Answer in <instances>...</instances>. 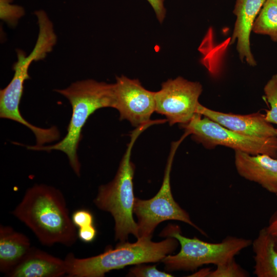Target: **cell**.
Returning a JSON list of instances; mask_svg holds the SVG:
<instances>
[{"instance_id": "obj_1", "label": "cell", "mask_w": 277, "mask_h": 277, "mask_svg": "<svg viewBox=\"0 0 277 277\" xmlns=\"http://www.w3.org/2000/svg\"><path fill=\"white\" fill-rule=\"evenodd\" d=\"M11 213L26 225L43 245L72 246L77 231L65 198L58 189L45 184L28 188Z\"/></svg>"}, {"instance_id": "obj_2", "label": "cell", "mask_w": 277, "mask_h": 277, "mask_svg": "<svg viewBox=\"0 0 277 277\" xmlns=\"http://www.w3.org/2000/svg\"><path fill=\"white\" fill-rule=\"evenodd\" d=\"M70 102L72 116L65 136L59 142L49 146H28L36 151L60 150L67 156L69 164L78 176L81 175V164L77 150L82 138V131L89 117L96 110L106 107L113 108L114 84L97 82L92 79L78 81L67 88L55 89Z\"/></svg>"}, {"instance_id": "obj_3", "label": "cell", "mask_w": 277, "mask_h": 277, "mask_svg": "<svg viewBox=\"0 0 277 277\" xmlns=\"http://www.w3.org/2000/svg\"><path fill=\"white\" fill-rule=\"evenodd\" d=\"M151 239L140 238L133 243L120 242L113 249L108 247L103 253L87 258H78L69 253L65 258L67 276L103 277L110 271L128 265L158 262L174 252L179 244L173 237L160 242H152Z\"/></svg>"}, {"instance_id": "obj_4", "label": "cell", "mask_w": 277, "mask_h": 277, "mask_svg": "<svg viewBox=\"0 0 277 277\" xmlns=\"http://www.w3.org/2000/svg\"><path fill=\"white\" fill-rule=\"evenodd\" d=\"M152 122L136 127L130 133V141L120 162L116 174L109 183L100 186L94 200L100 209L109 212L115 222V239L120 242L127 241L132 234L138 238V226L133 216L135 197L133 179L134 165L131 161L133 146L139 135Z\"/></svg>"}, {"instance_id": "obj_5", "label": "cell", "mask_w": 277, "mask_h": 277, "mask_svg": "<svg viewBox=\"0 0 277 277\" xmlns=\"http://www.w3.org/2000/svg\"><path fill=\"white\" fill-rule=\"evenodd\" d=\"M160 235L176 239L181 246L175 255H167L162 262L166 270L194 271L204 265L223 264L233 259L242 250L251 246L252 241L228 236L219 243H209L198 238H187L181 233L178 225L169 224Z\"/></svg>"}, {"instance_id": "obj_6", "label": "cell", "mask_w": 277, "mask_h": 277, "mask_svg": "<svg viewBox=\"0 0 277 277\" xmlns=\"http://www.w3.org/2000/svg\"><path fill=\"white\" fill-rule=\"evenodd\" d=\"M188 135L186 132L177 141L172 142L164 172L162 186L157 194L149 200L135 198L133 213L137 219L138 239L151 238L156 226L166 220H176L192 226L202 234L205 232L197 226L188 213L174 200L170 186V173L173 159L181 142Z\"/></svg>"}, {"instance_id": "obj_7", "label": "cell", "mask_w": 277, "mask_h": 277, "mask_svg": "<svg viewBox=\"0 0 277 277\" xmlns=\"http://www.w3.org/2000/svg\"><path fill=\"white\" fill-rule=\"evenodd\" d=\"M39 28L38 37L31 53L26 55L22 50H16L17 61L13 65L14 75L9 84L0 91V110L6 115H19V104L23 93L24 84L30 78L28 69L31 64L44 59L52 50L56 42L53 24L47 13L40 10L35 12Z\"/></svg>"}, {"instance_id": "obj_8", "label": "cell", "mask_w": 277, "mask_h": 277, "mask_svg": "<svg viewBox=\"0 0 277 277\" xmlns=\"http://www.w3.org/2000/svg\"><path fill=\"white\" fill-rule=\"evenodd\" d=\"M180 126L193 140L205 148L223 146L250 154H266L277 159V137L261 138L245 135L228 129L209 118L196 113L190 122Z\"/></svg>"}, {"instance_id": "obj_9", "label": "cell", "mask_w": 277, "mask_h": 277, "mask_svg": "<svg viewBox=\"0 0 277 277\" xmlns=\"http://www.w3.org/2000/svg\"><path fill=\"white\" fill-rule=\"evenodd\" d=\"M201 84L178 76L162 83L155 92V112L163 115L170 126L188 123L197 113Z\"/></svg>"}, {"instance_id": "obj_10", "label": "cell", "mask_w": 277, "mask_h": 277, "mask_svg": "<svg viewBox=\"0 0 277 277\" xmlns=\"http://www.w3.org/2000/svg\"><path fill=\"white\" fill-rule=\"evenodd\" d=\"M113 108L120 113V120H126L135 127L150 122L155 111V92L145 89L138 80L123 75L116 77Z\"/></svg>"}, {"instance_id": "obj_11", "label": "cell", "mask_w": 277, "mask_h": 277, "mask_svg": "<svg viewBox=\"0 0 277 277\" xmlns=\"http://www.w3.org/2000/svg\"><path fill=\"white\" fill-rule=\"evenodd\" d=\"M197 113L245 135L261 138L277 137V128L266 120L265 114L259 112L246 115L224 113L210 109L200 103Z\"/></svg>"}, {"instance_id": "obj_12", "label": "cell", "mask_w": 277, "mask_h": 277, "mask_svg": "<svg viewBox=\"0 0 277 277\" xmlns=\"http://www.w3.org/2000/svg\"><path fill=\"white\" fill-rule=\"evenodd\" d=\"M234 164L241 176L277 195V159L237 150L234 151Z\"/></svg>"}, {"instance_id": "obj_13", "label": "cell", "mask_w": 277, "mask_h": 277, "mask_svg": "<svg viewBox=\"0 0 277 277\" xmlns=\"http://www.w3.org/2000/svg\"><path fill=\"white\" fill-rule=\"evenodd\" d=\"M267 0H236L233 13L236 21L230 44L236 41V50L242 62L251 66L256 62L250 48V37L254 22Z\"/></svg>"}, {"instance_id": "obj_14", "label": "cell", "mask_w": 277, "mask_h": 277, "mask_svg": "<svg viewBox=\"0 0 277 277\" xmlns=\"http://www.w3.org/2000/svg\"><path fill=\"white\" fill-rule=\"evenodd\" d=\"M67 274L66 261L32 248L26 257L6 274L10 277H60Z\"/></svg>"}, {"instance_id": "obj_15", "label": "cell", "mask_w": 277, "mask_h": 277, "mask_svg": "<svg viewBox=\"0 0 277 277\" xmlns=\"http://www.w3.org/2000/svg\"><path fill=\"white\" fill-rule=\"evenodd\" d=\"M32 247L29 238L9 226H0V271L6 274L16 267Z\"/></svg>"}, {"instance_id": "obj_16", "label": "cell", "mask_w": 277, "mask_h": 277, "mask_svg": "<svg viewBox=\"0 0 277 277\" xmlns=\"http://www.w3.org/2000/svg\"><path fill=\"white\" fill-rule=\"evenodd\" d=\"M251 246L254 253L253 273L257 277H277V250L266 227L259 231Z\"/></svg>"}, {"instance_id": "obj_17", "label": "cell", "mask_w": 277, "mask_h": 277, "mask_svg": "<svg viewBox=\"0 0 277 277\" xmlns=\"http://www.w3.org/2000/svg\"><path fill=\"white\" fill-rule=\"evenodd\" d=\"M252 31L277 43V0H267L253 25Z\"/></svg>"}, {"instance_id": "obj_18", "label": "cell", "mask_w": 277, "mask_h": 277, "mask_svg": "<svg viewBox=\"0 0 277 277\" xmlns=\"http://www.w3.org/2000/svg\"><path fill=\"white\" fill-rule=\"evenodd\" d=\"M264 91L270 105V109L265 114V118L268 122L277 125V74L272 75L267 82Z\"/></svg>"}, {"instance_id": "obj_19", "label": "cell", "mask_w": 277, "mask_h": 277, "mask_svg": "<svg viewBox=\"0 0 277 277\" xmlns=\"http://www.w3.org/2000/svg\"><path fill=\"white\" fill-rule=\"evenodd\" d=\"M248 272L242 268L234 259L223 264L216 266L211 270L208 268L206 277H247Z\"/></svg>"}, {"instance_id": "obj_20", "label": "cell", "mask_w": 277, "mask_h": 277, "mask_svg": "<svg viewBox=\"0 0 277 277\" xmlns=\"http://www.w3.org/2000/svg\"><path fill=\"white\" fill-rule=\"evenodd\" d=\"M13 0H0V17L11 27H15L25 14L22 6L12 4Z\"/></svg>"}, {"instance_id": "obj_21", "label": "cell", "mask_w": 277, "mask_h": 277, "mask_svg": "<svg viewBox=\"0 0 277 277\" xmlns=\"http://www.w3.org/2000/svg\"><path fill=\"white\" fill-rule=\"evenodd\" d=\"M128 276L136 277H170L173 275L156 269L155 265L136 264L130 269Z\"/></svg>"}, {"instance_id": "obj_22", "label": "cell", "mask_w": 277, "mask_h": 277, "mask_svg": "<svg viewBox=\"0 0 277 277\" xmlns=\"http://www.w3.org/2000/svg\"><path fill=\"white\" fill-rule=\"evenodd\" d=\"M74 226L79 228L94 225V217L88 210L80 209L75 210L71 215Z\"/></svg>"}, {"instance_id": "obj_23", "label": "cell", "mask_w": 277, "mask_h": 277, "mask_svg": "<svg viewBox=\"0 0 277 277\" xmlns=\"http://www.w3.org/2000/svg\"><path fill=\"white\" fill-rule=\"evenodd\" d=\"M96 234L97 231L94 225L78 228V238L84 243L92 242Z\"/></svg>"}, {"instance_id": "obj_24", "label": "cell", "mask_w": 277, "mask_h": 277, "mask_svg": "<svg viewBox=\"0 0 277 277\" xmlns=\"http://www.w3.org/2000/svg\"><path fill=\"white\" fill-rule=\"evenodd\" d=\"M152 7L159 23L162 24L166 16V10L164 7V0H147Z\"/></svg>"}, {"instance_id": "obj_25", "label": "cell", "mask_w": 277, "mask_h": 277, "mask_svg": "<svg viewBox=\"0 0 277 277\" xmlns=\"http://www.w3.org/2000/svg\"><path fill=\"white\" fill-rule=\"evenodd\" d=\"M267 230L272 236L277 250V210H276L269 219L268 225L266 227Z\"/></svg>"}]
</instances>
